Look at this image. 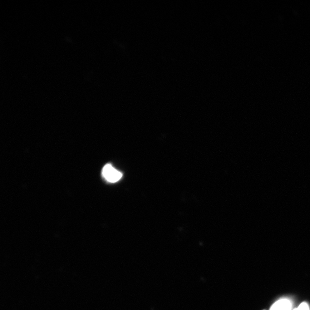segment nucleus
Instances as JSON below:
<instances>
[{
  "mask_svg": "<svg viewBox=\"0 0 310 310\" xmlns=\"http://www.w3.org/2000/svg\"><path fill=\"white\" fill-rule=\"evenodd\" d=\"M270 310H293L292 303L287 299H280L273 304Z\"/></svg>",
  "mask_w": 310,
  "mask_h": 310,
  "instance_id": "nucleus-2",
  "label": "nucleus"
},
{
  "mask_svg": "<svg viewBox=\"0 0 310 310\" xmlns=\"http://www.w3.org/2000/svg\"><path fill=\"white\" fill-rule=\"evenodd\" d=\"M293 310H309V307L307 303H302L299 305V307Z\"/></svg>",
  "mask_w": 310,
  "mask_h": 310,
  "instance_id": "nucleus-3",
  "label": "nucleus"
},
{
  "mask_svg": "<svg viewBox=\"0 0 310 310\" xmlns=\"http://www.w3.org/2000/svg\"><path fill=\"white\" fill-rule=\"evenodd\" d=\"M102 176L110 183H116L122 178L121 172L117 170L111 165H106L102 170Z\"/></svg>",
  "mask_w": 310,
  "mask_h": 310,
  "instance_id": "nucleus-1",
  "label": "nucleus"
}]
</instances>
